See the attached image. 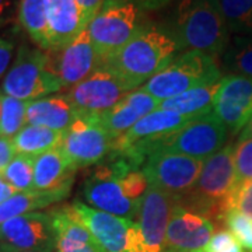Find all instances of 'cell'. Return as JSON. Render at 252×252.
I'll use <instances>...</instances> for the list:
<instances>
[{"label": "cell", "mask_w": 252, "mask_h": 252, "mask_svg": "<svg viewBox=\"0 0 252 252\" xmlns=\"http://www.w3.org/2000/svg\"><path fill=\"white\" fill-rule=\"evenodd\" d=\"M180 48L164 28L146 26L102 66L117 74L130 90L144 84L177 56Z\"/></svg>", "instance_id": "6da1fadb"}, {"label": "cell", "mask_w": 252, "mask_h": 252, "mask_svg": "<svg viewBox=\"0 0 252 252\" xmlns=\"http://www.w3.org/2000/svg\"><path fill=\"white\" fill-rule=\"evenodd\" d=\"M167 31L180 51H198L213 58L224 54L231 41L219 0H182Z\"/></svg>", "instance_id": "7a4b0ae2"}, {"label": "cell", "mask_w": 252, "mask_h": 252, "mask_svg": "<svg viewBox=\"0 0 252 252\" xmlns=\"http://www.w3.org/2000/svg\"><path fill=\"white\" fill-rule=\"evenodd\" d=\"M235 188L234 146L228 144L203 161L196 184L177 202L212 221L213 219L223 220Z\"/></svg>", "instance_id": "3957f363"}, {"label": "cell", "mask_w": 252, "mask_h": 252, "mask_svg": "<svg viewBox=\"0 0 252 252\" xmlns=\"http://www.w3.org/2000/svg\"><path fill=\"white\" fill-rule=\"evenodd\" d=\"M105 160L84 182V198L97 210L136 221L142 200L130 198L124 178L127 172L137 170V165L114 152Z\"/></svg>", "instance_id": "277c9868"}, {"label": "cell", "mask_w": 252, "mask_h": 252, "mask_svg": "<svg viewBox=\"0 0 252 252\" xmlns=\"http://www.w3.org/2000/svg\"><path fill=\"white\" fill-rule=\"evenodd\" d=\"M220 80L221 72L213 56L198 51H185L177 55L161 72L144 83L140 90L161 102L195 87Z\"/></svg>", "instance_id": "5b68a950"}, {"label": "cell", "mask_w": 252, "mask_h": 252, "mask_svg": "<svg viewBox=\"0 0 252 252\" xmlns=\"http://www.w3.org/2000/svg\"><path fill=\"white\" fill-rule=\"evenodd\" d=\"M142 10L136 0H104L87 26L102 63L146 27Z\"/></svg>", "instance_id": "8992f818"}, {"label": "cell", "mask_w": 252, "mask_h": 252, "mask_svg": "<svg viewBox=\"0 0 252 252\" xmlns=\"http://www.w3.org/2000/svg\"><path fill=\"white\" fill-rule=\"evenodd\" d=\"M63 89L61 80L48 70L45 51L21 46L1 81V94L21 101L44 98Z\"/></svg>", "instance_id": "52a82bcc"}, {"label": "cell", "mask_w": 252, "mask_h": 252, "mask_svg": "<svg viewBox=\"0 0 252 252\" xmlns=\"http://www.w3.org/2000/svg\"><path fill=\"white\" fill-rule=\"evenodd\" d=\"M130 91L117 74L99 67L87 79L70 87L67 97L79 117L101 119Z\"/></svg>", "instance_id": "ba28073f"}, {"label": "cell", "mask_w": 252, "mask_h": 252, "mask_svg": "<svg viewBox=\"0 0 252 252\" xmlns=\"http://www.w3.org/2000/svg\"><path fill=\"white\" fill-rule=\"evenodd\" d=\"M203 161L189 156L156 152L147 157L142 172L150 187L180 200L196 184Z\"/></svg>", "instance_id": "9c48e42d"}, {"label": "cell", "mask_w": 252, "mask_h": 252, "mask_svg": "<svg viewBox=\"0 0 252 252\" xmlns=\"http://www.w3.org/2000/svg\"><path fill=\"white\" fill-rule=\"evenodd\" d=\"M227 140L225 127L215 114L193 119L181 130L162 139L156 152H168L189 156L200 161L207 160L224 147Z\"/></svg>", "instance_id": "30bf717a"}, {"label": "cell", "mask_w": 252, "mask_h": 252, "mask_svg": "<svg viewBox=\"0 0 252 252\" xmlns=\"http://www.w3.org/2000/svg\"><path fill=\"white\" fill-rule=\"evenodd\" d=\"M56 234L49 213L32 212L0 224V252H55Z\"/></svg>", "instance_id": "8fae6325"}, {"label": "cell", "mask_w": 252, "mask_h": 252, "mask_svg": "<svg viewBox=\"0 0 252 252\" xmlns=\"http://www.w3.org/2000/svg\"><path fill=\"white\" fill-rule=\"evenodd\" d=\"M63 153L79 170L104 161L114 149V137L98 119L76 117L63 133Z\"/></svg>", "instance_id": "7c38bea8"}, {"label": "cell", "mask_w": 252, "mask_h": 252, "mask_svg": "<svg viewBox=\"0 0 252 252\" xmlns=\"http://www.w3.org/2000/svg\"><path fill=\"white\" fill-rule=\"evenodd\" d=\"M45 54L48 70L61 80L63 89L73 87L102 67V59L87 30L69 45L61 49H49Z\"/></svg>", "instance_id": "4fadbf2b"}, {"label": "cell", "mask_w": 252, "mask_h": 252, "mask_svg": "<svg viewBox=\"0 0 252 252\" xmlns=\"http://www.w3.org/2000/svg\"><path fill=\"white\" fill-rule=\"evenodd\" d=\"M177 199L158 189L150 188L144 193L136 219V252H164L165 235Z\"/></svg>", "instance_id": "5bb4252c"}, {"label": "cell", "mask_w": 252, "mask_h": 252, "mask_svg": "<svg viewBox=\"0 0 252 252\" xmlns=\"http://www.w3.org/2000/svg\"><path fill=\"white\" fill-rule=\"evenodd\" d=\"M72 209L104 251L133 252L136 221L101 212L81 202H74Z\"/></svg>", "instance_id": "9a60e30c"}, {"label": "cell", "mask_w": 252, "mask_h": 252, "mask_svg": "<svg viewBox=\"0 0 252 252\" xmlns=\"http://www.w3.org/2000/svg\"><path fill=\"white\" fill-rule=\"evenodd\" d=\"M213 114L231 132H240L252 118V79L240 74L221 77Z\"/></svg>", "instance_id": "2e32d148"}, {"label": "cell", "mask_w": 252, "mask_h": 252, "mask_svg": "<svg viewBox=\"0 0 252 252\" xmlns=\"http://www.w3.org/2000/svg\"><path fill=\"white\" fill-rule=\"evenodd\" d=\"M215 234V223L178 202L172 209L165 235V251L203 252Z\"/></svg>", "instance_id": "e0dca14e"}, {"label": "cell", "mask_w": 252, "mask_h": 252, "mask_svg": "<svg viewBox=\"0 0 252 252\" xmlns=\"http://www.w3.org/2000/svg\"><path fill=\"white\" fill-rule=\"evenodd\" d=\"M46 20L49 49L69 45L89 26L77 0H46Z\"/></svg>", "instance_id": "ac0fdd59"}, {"label": "cell", "mask_w": 252, "mask_h": 252, "mask_svg": "<svg viewBox=\"0 0 252 252\" xmlns=\"http://www.w3.org/2000/svg\"><path fill=\"white\" fill-rule=\"evenodd\" d=\"M160 107V101L143 90L130 91L114 108L99 119V124L114 139L124 136L144 117Z\"/></svg>", "instance_id": "d6986e66"}, {"label": "cell", "mask_w": 252, "mask_h": 252, "mask_svg": "<svg viewBox=\"0 0 252 252\" xmlns=\"http://www.w3.org/2000/svg\"><path fill=\"white\" fill-rule=\"evenodd\" d=\"M49 215L56 234V252H105L74 215L72 206L55 209Z\"/></svg>", "instance_id": "ffe728a7"}, {"label": "cell", "mask_w": 252, "mask_h": 252, "mask_svg": "<svg viewBox=\"0 0 252 252\" xmlns=\"http://www.w3.org/2000/svg\"><path fill=\"white\" fill-rule=\"evenodd\" d=\"M76 171L77 168L61 147L41 154L35 157L34 164V189L55 190L72 188Z\"/></svg>", "instance_id": "44dd1931"}, {"label": "cell", "mask_w": 252, "mask_h": 252, "mask_svg": "<svg viewBox=\"0 0 252 252\" xmlns=\"http://www.w3.org/2000/svg\"><path fill=\"white\" fill-rule=\"evenodd\" d=\"M77 114L72 102L64 95H51L28 102L27 124L45 126L58 132H64L76 119Z\"/></svg>", "instance_id": "7402d4cb"}, {"label": "cell", "mask_w": 252, "mask_h": 252, "mask_svg": "<svg viewBox=\"0 0 252 252\" xmlns=\"http://www.w3.org/2000/svg\"><path fill=\"white\" fill-rule=\"evenodd\" d=\"M72 188H61L55 190H38L17 192L11 198L0 203V224L13 217L38 212L39 209L58 203L70 193Z\"/></svg>", "instance_id": "603a6c76"}, {"label": "cell", "mask_w": 252, "mask_h": 252, "mask_svg": "<svg viewBox=\"0 0 252 252\" xmlns=\"http://www.w3.org/2000/svg\"><path fill=\"white\" fill-rule=\"evenodd\" d=\"M219 86L220 81L195 87L180 95L161 101L158 109L177 112L184 117H206L209 114H213V104H215V97L219 90Z\"/></svg>", "instance_id": "cb8c5ba5"}, {"label": "cell", "mask_w": 252, "mask_h": 252, "mask_svg": "<svg viewBox=\"0 0 252 252\" xmlns=\"http://www.w3.org/2000/svg\"><path fill=\"white\" fill-rule=\"evenodd\" d=\"M63 133L64 132H58L45 126L27 124L11 140L17 154L38 157L41 154L62 147Z\"/></svg>", "instance_id": "d4e9b609"}, {"label": "cell", "mask_w": 252, "mask_h": 252, "mask_svg": "<svg viewBox=\"0 0 252 252\" xmlns=\"http://www.w3.org/2000/svg\"><path fill=\"white\" fill-rule=\"evenodd\" d=\"M18 21L41 49H49L46 0H20Z\"/></svg>", "instance_id": "484cf974"}, {"label": "cell", "mask_w": 252, "mask_h": 252, "mask_svg": "<svg viewBox=\"0 0 252 252\" xmlns=\"http://www.w3.org/2000/svg\"><path fill=\"white\" fill-rule=\"evenodd\" d=\"M223 63L231 74L252 79V36H233L223 54Z\"/></svg>", "instance_id": "4316f807"}, {"label": "cell", "mask_w": 252, "mask_h": 252, "mask_svg": "<svg viewBox=\"0 0 252 252\" xmlns=\"http://www.w3.org/2000/svg\"><path fill=\"white\" fill-rule=\"evenodd\" d=\"M1 115H0V136L13 139L27 125V101L0 94Z\"/></svg>", "instance_id": "83f0119b"}, {"label": "cell", "mask_w": 252, "mask_h": 252, "mask_svg": "<svg viewBox=\"0 0 252 252\" xmlns=\"http://www.w3.org/2000/svg\"><path fill=\"white\" fill-rule=\"evenodd\" d=\"M219 3L230 32L252 36V0H219Z\"/></svg>", "instance_id": "f1b7e54d"}, {"label": "cell", "mask_w": 252, "mask_h": 252, "mask_svg": "<svg viewBox=\"0 0 252 252\" xmlns=\"http://www.w3.org/2000/svg\"><path fill=\"white\" fill-rule=\"evenodd\" d=\"M34 164L35 157L16 154L1 174L16 192H28L34 189Z\"/></svg>", "instance_id": "f546056e"}, {"label": "cell", "mask_w": 252, "mask_h": 252, "mask_svg": "<svg viewBox=\"0 0 252 252\" xmlns=\"http://www.w3.org/2000/svg\"><path fill=\"white\" fill-rule=\"evenodd\" d=\"M223 221L244 250L252 252V217L245 216L237 210H228L223 217Z\"/></svg>", "instance_id": "4dcf8cb0"}, {"label": "cell", "mask_w": 252, "mask_h": 252, "mask_svg": "<svg viewBox=\"0 0 252 252\" xmlns=\"http://www.w3.org/2000/svg\"><path fill=\"white\" fill-rule=\"evenodd\" d=\"M237 187L252 182V139H240L234 147Z\"/></svg>", "instance_id": "1f68e13d"}, {"label": "cell", "mask_w": 252, "mask_h": 252, "mask_svg": "<svg viewBox=\"0 0 252 252\" xmlns=\"http://www.w3.org/2000/svg\"><path fill=\"white\" fill-rule=\"evenodd\" d=\"M203 252H245V250L230 230H220L213 234Z\"/></svg>", "instance_id": "d6a6232c"}, {"label": "cell", "mask_w": 252, "mask_h": 252, "mask_svg": "<svg viewBox=\"0 0 252 252\" xmlns=\"http://www.w3.org/2000/svg\"><path fill=\"white\" fill-rule=\"evenodd\" d=\"M228 210H237L245 216L252 217V182L238 185L230 199Z\"/></svg>", "instance_id": "836d02e7"}, {"label": "cell", "mask_w": 252, "mask_h": 252, "mask_svg": "<svg viewBox=\"0 0 252 252\" xmlns=\"http://www.w3.org/2000/svg\"><path fill=\"white\" fill-rule=\"evenodd\" d=\"M16 154H17V152L14 149L13 140L0 136V172L6 170V167L16 157Z\"/></svg>", "instance_id": "e575fe53"}, {"label": "cell", "mask_w": 252, "mask_h": 252, "mask_svg": "<svg viewBox=\"0 0 252 252\" xmlns=\"http://www.w3.org/2000/svg\"><path fill=\"white\" fill-rule=\"evenodd\" d=\"M13 49H14V45L11 42L6 39H0V77L4 73L9 72L7 69L13 58Z\"/></svg>", "instance_id": "d590c367"}, {"label": "cell", "mask_w": 252, "mask_h": 252, "mask_svg": "<svg viewBox=\"0 0 252 252\" xmlns=\"http://www.w3.org/2000/svg\"><path fill=\"white\" fill-rule=\"evenodd\" d=\"M20 0H0V26L9 23L14 13H18Z\"/></svg>", "instance_id": "8d00e7d4"}, {"label": "cell", "mask_w": 252, "mask_h": 252, "mask_svg": "<svg viewBox=\"0 0 252 252\" xmlns=\"http://www.w3.org/2000/svg\"><path fill=\"white\" fill-rule=\"evenodd\" d=\"M81 11L84 14V18L87 23H90L91 18L95 16V13L98 11L101 4L104 3V0H77Z\"/></svg>", "instance_id": "74e56055"}, {"label": "cell", "mask_w": 252, "mask_h": 252, "mask_svg": "<svg viewBox=\"0 0 252 252\" xmlns=\"http://www.w3.org/2000/svg\"><path fill=\"white\" fill-rule=\"evenodd\" d=\"M143 10H158L174 0H136Z\"/></svg>", "instance_id": "f35d334b"}, {"label": "cell", "mask_w": 252, "mask_h": 252, "mask_svg": "<svg viewBox=\"0 0 252 252\" xmlns=\"http://www.w3.org/2000/svg\"><path fill=\"white\" fill-rule=\"evenodd\" d=\"M14 193H17V192L10 187L9 182L6 181V178L3 177V174L0 172V203H3L4 200L11 198Z\"/></svg>", "instance_id": "ab89813d"}, {"label": "cell", "mask_w": 252, "mask_h": 252, "mask_svg": "<svg viewBox=\"0 0 252 252\" xmlns=\"http://www.w3.org/2000/svg\"><path fill=\"white\" fill-rule=\"evenodd\" d=\"M240 139H252V118H251V121L247 124V126H245L243 130H241Z\"/></svg>", "instance_id": "60d3db41"}, {"label": "cell", "mask_w": 252, "mask_h": 252, "mask_svg": "<svg viewBox=\"0 0 252 252\" xmlns=\"http://www.w3.org/2000/svg\"><path fill=\"white\" fill-rule=\"evenodd\" d=\"M0 115H1V104H0Z\"/></svg>", "instance_id": "b9f144b4"}, {"label": "cell", "mask_w": 252, "mask_h": 252, "mask_svg": "<svg viewBox=\"0 0 252 252\" xmlns=\"http://www.w3.org/2000/svg\"><path fill=\"white\" fill-rule=\"evenodd\" d=\"M164 252H174V251H164Z\"/></svg>", "instance_id": "7bdbcfd3"}]
</instances>
